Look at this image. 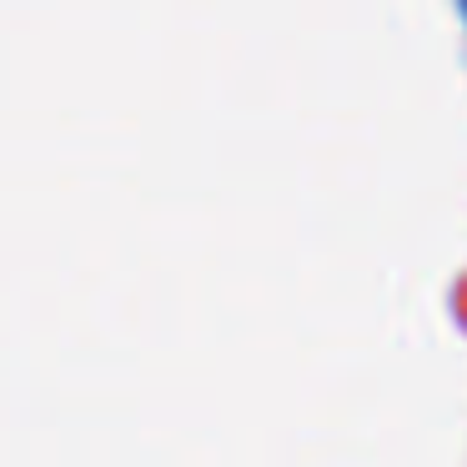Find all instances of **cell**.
<instances>
[{"label":"cell","mask_w":467,"mask_h":467,"mask_svg":"<svg viewBox=\"0 0 467 467\" xmlns=\"http://www.w3.org/2000/svg\"><path fill=\"white\" fill-rule=\"evenodd\" d=\"M462 11H467V0H462Z\"/></svg>","instance_id":"6da1fadb"}]
</instances>
